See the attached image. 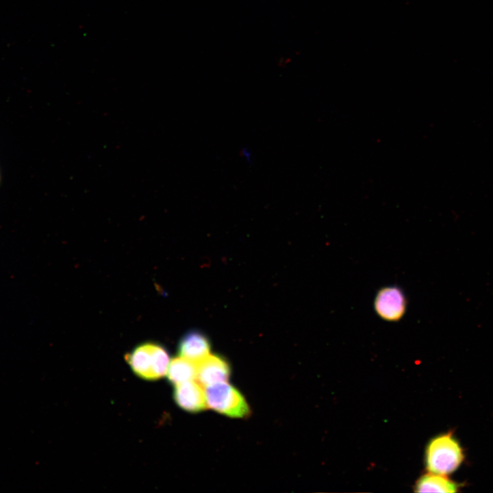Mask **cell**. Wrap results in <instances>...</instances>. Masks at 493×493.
I'll use <instances>...</instances> for the list:
<instances>
[{"label": "cell", "mask_w": 493, "mask_h": 493, "mask_svg": "<svg viewBox=\"0 0 493 493\" xmlns=\"http://www.w3.org/2000/svg\"><path fill=\"white\" fill-rule=\"evenodd\" d=\"M173 396L177 405L188 412H198L207 407L205 390L194 380L176 385Z\"/></svg>", "instance_id": "8992f818"}, {"label": "cell", "mask_w": 493, "mask_h": 493, "mask_svg": "<svg viewBox=\"0 0 493 493\" xmlns=\"http://www.w3.org/2000/svg\"><path fill=\"white\" fill-rule=\"evenodd\" d=\"M229 375V365L221 356L208 354L197 362L196 379L205 387L217 383L227 382Z\"/></svg>", "instance_id": "5b68a950"}, {"label": "cell", "mask_w": 493, "mask_h": 493, "mask_svg": "<svg viewBox=\"0 0 493 493\" xmlns=\"http://www.w3.org/2000/svg\"><path fill=\"white\" fill-rule=\"evenodd\" d=\"M197 362L179 357L174 358L168 366L167 377L173 384L194 380L197 378Z\"/></svg>", "instance_id": "9c48e42d"}, {"label": "cell", "mask_w": 493, "mask_h": 493, "mask_svg": "<svg viewBox=\"0 0 493 493\" xmlns=\"http://www.w3.org/2000/svg\"><path fill=\"white\" fill-rule=\"evenodd\" d=\"M461 485L446 475L426 473L416 482L414 491L417 492H457Z\"/></svg>", "instance_id": "ba28073f"}, {"label": "cell", "mask_w": 493, "mask_h": 493, "mask_svg": "<svg viewBox=\"0 0 493 493\" xmlns=\"http://www.w3.org/2000/svg\"><path fill=\"white\" fill-rule=\"evenodd\" d=\"M464 459V449L452 432L434 437L425 450V467L431 473L451 474L459 468Z\"/></svg>", "instance_id": "6da1fadb"}, {"label": "cell", "mask_w": 493, "mask_h": 493, "mask_svg": "<svg viewBox=\"0 0 493 493\" xmlns=\"http://www.w3.org/2000/svg\"><path fill=\"white\" fill-rule=\"evenodd\" d=\"M210 349L211 345L207 337L197 330L187 332L178 344L180 357L195 362L210 354Z\"/></svg>", "instance_id": "52a82bcc"}, {"label": "cell", "mask_w": 493, "mask_h": 493, "mask_svg": "<svg viewBox=\"0 0 493 493\" xmlns=\"http://www.w3.org/2000/svg\"><path fill=\"white\" fill-rule=\"evenodd\" d=\"M205 388L207 405L210 409L233 418H245L251 414L250 407L244 396L227 381Z\"/></svg>", "instance_id": "3957f363"}, {"label": "cell", "mask_w": 493, "mask_h": 493, "mask_svg": "<svg viewBox=\"0 0 493 493\" xmlns=\"http://www.w3.org/2000/svg\"><path fill=\"white\" fill-rule=\"evenodd\" d=\"M407 301L402 290L396 286L384 287L377 292L374 301V307L377 315L382 319L398 321L405 314Z\"/></svg>", "instance_id": "277c9868"}, {"label": "cell", "mask_w": 493, "mask_h": 493, "mask_svg": "<svg viewBox=\"0 0 493 493\" xmlns=\"http://www.w3.org/2000/svg\"><path fill=\"white\" fill-rule=\"evenodd\" d=\"M126 360L137 376L147 380L166 375L170 362L167 350L152 342L136 346L126 355Z\"/></svg>", "instance_id": "7a4b0ae2"}]
</instances>
